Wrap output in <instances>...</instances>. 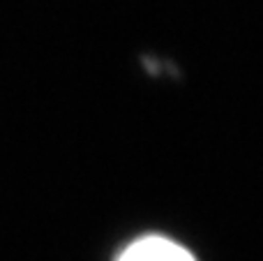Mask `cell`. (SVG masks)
Segmentation results:
<instances>
[{
    "label": "cell",
    "mask_w": 263,
    "mask_h": 261,
    "mask_svg": "<svg viewBox=\"0 0 263 261\" xmlns=\"http://www.w3.org/2000/svg\"><path fill=\"white\" fill-rule=\"evenodd\" d=\"M118 261H194V257L164 236H143L134 240Z\"/></svg>",
    "instance_id": "6da1fadb"
}]
</instances>
